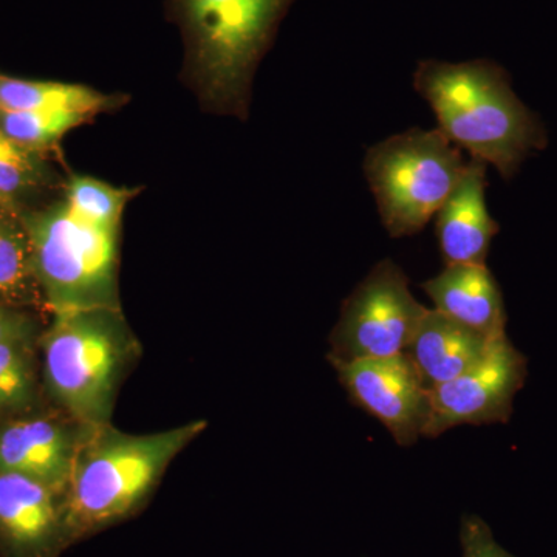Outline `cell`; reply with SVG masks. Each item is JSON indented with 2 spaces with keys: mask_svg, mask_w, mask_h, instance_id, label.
<instances>
[{
  "mask_svg": "<svg viewBox=\"0 0 557 557\" xmlns=\"http://www.w3.org/2000/svg\"><path fill=\"white\" fill-rule=\"evenodd\" d=\"M207 428V420H194L131 434L112 423L86 424L64 493L73 545L141 512L172 461Z\"/></svg>",
  "mask_w": 557,
  "mask_h": 557,
  "instance_id": "1",
  "label": "cell"
},
{
  "mask_svg": "<svg viewBox=\"0 0 557 557\" xmlns=\"http://www.w3.org/2000/svg\"><path fill=\"white\" fill-rule=\"evenodd\" d=\"M416 89L434 110L443 135L505 178L547 145L544 127L493 62H420Z\"/></svg>",
  "mask_w": 557,
  "mask_h": 557,
  "instance_id": "2",
  "label": "cell"
},
{
  "mask_svg": "<svg viewBox=\"0 0 557 557\" xmlns=\"http://www.w3.org/2000/svg\"><path fill=\"white\" fill-rule=\"evenodd\" d=\"M47 401L83 424L112 423L143 346L121 307L50 314L39 339Z\"/></svg>",
  "mask_w": 557,
  "mask_h": 557,
  "instance_id": "3",
  "label": "cell"
},
{
  "mask_svg": "<svg viewBox=\"0 0 557 557\" xmlns=\"http://www.w3.org/2000/svg\"><path fill=\"white\" fill-rule=\"evenodd\" d=\"M293 0H168L188 78L222 112L247 110L252 76Z\"/></svg>",
  "mask_w": 557,
  "mask_h": 557,
  "instance_id": "4",
  "label": "cell"
},
{
  "mask_svg": "<svg viewBox=\"0 0 557 557\" xmlns=\"http://www.w3.org/2000/svg\"><path fill=\"white\" fill-rule=\"evenodd\" d=\"M49 314L121 307L119 234L73 214L64 199L21 215Z\"/></svg>",
  "mask_w": 557,
  "mask_h": 557,
  "instance_id": "5",
  "label": "cell"
},
{
  "mask_svg": "<svg viewBox=\"0 0 557 557\" xmlns=\"http://www.w3.org/2000/svg\"><path fill=\"white\" fill-rule=\"evenodd\" d=\"M468 161L437 131H409L369 149L366 177L392 237L428 225L456 188Z\"/></svg>",
  "mask_w": 557,
  "mask_h": 557,
  "instance_id": "6",
  "label": "cell"
},
{
  "mask_svg": "<svg viewBox=\"0 0 557 557\" xmlns=\"http://www.w3.org/2000/svg\"><path fill=\"white\" fill-rule=\"evenodd\" d=\"M428 311L413 298L403 270L383 260L344 302L327 358L358 361L405 354Z\"/></svg>",
  "mask_w": 557,
  "mask_h": 557,
  "instance_id": "7",
  "label": "cell"
},
{
  "mask_svg": "<svg viewBox=\"0 0 557 557\" xmlns=\"http://www.w3.org/2000/svg\"><path fill=\"white\" fill-rule=\"evenodd\" d=\"M525 376L527 359L507 335L494 339L474 368L431 392L424 437H438L461 424L507 423Z\"/></svg>",
  "mask_w": 557,
  "mask_h": 557,
  "instance_id": "8",
  "label": "cell"
},
{
  "mask_svg": "<svg viewBox=\"0 0 557 557\" xmlns=\"http://www.w3.org/2000/svg\"><path fill=\"white\" fill-rule=\"evenodd\" d=\"M329 361L351 401L386 426L399 446H412L424 435L431 418V392L408 355Z\"/></svg>",
  "mask_w": 557,
  "mask_h": 557,
  "instance_id": "9",
  "label": "cell"
},
{
  "mask_svg": "<svg viewBox=\"0 0 557 557\" xmlns=\"http://www.w3.org/2000/svg\"><path fill=\"white\" fill-rule=\"evenodd\" d=\"M86 424L49 405L0 421V471L65 493Z\"/></svg>",
  "mask_w": 557,
  "mask_h": 557,
  "instance_id": "10",
  "label": "cell"
},
{
  "mask_svg": "<svg viewBox=\"0 0 557 557\" xmlns=\"http://www.w3.org/2000/svg\"><path fill=\"white\" fill-rule=\"evenodd\" d=\"M72 545L64 494L0 471V557H61Z\"/></svg>",
  "mask_w": 557,
  "mask_h": 557,
  "instance_id": "11",
  "label": "cell"
},
{
  "mask_svg": "<svg viewBox=\"0 0 557 557\" xmlns=\"http://www.w3.org/2000/svg\"><path fill=\"white\" fill-rule=\"evenodd\" d=\"M486 163L468 161L456 188L437 212L440 249L446 265L485 263L498 226L486 208Z\"/></svg>",
  "mask_w": 557,
  "mask_h": 557,
  "instance_id": "12",
  "label": "cell"
},
{
  "mask_svg": "<svg viewBox=\"0 0 557 557\" xmlns=\"http://www.w3.org/2000/svg\"><path fill=\"white\" fill-rule=\"evenodd\" d=\"M435 309L486 338L507 335V313L496 278L485 263H453L424 282Z\"/></svg>",
  "mask_w": 557,
  "mask_h": 557,
  "instance_id": "13",
  "label": "cell"
},
{
  "mask_svg": "<svg viewBox=\"0 0 557 557\" xmlns=\"http://www.w3.org/2000/svg\"><path fill=\"white\" fill-rule=\"evenodd\" d=\"M494 339L458 324L437 310H429L405 354L416 366L424 387L432 392L474 368Z\"/></svg>",
  "mask_w": 557,
  "mask_h": 557,
  "instance_id": "14",
  "label": "cell"
},
{
  "mask_svg": "<svg viewBox=\"0 0 557 557\" xmlns=\"http://www.w3.org/2000/svg\"><path fill=\"white\" fill-rule=\"evenodd\" d=\"M54 185L49 153L24 148L0 129V214L21 218L49 203L46 196Z\"/></svg>",
  "mask_w": 557,
  "mask_h": 557,
  "instance_id": "15",
  "label": "cell"
},
{
  "mask_svg": "<svg viewBox=\"0 0 557 557\" xmlns=\"http://www.w3.org/2000/svg\"><path fill=\"white\" fill-rule=\"evenodd\" d=\"M119 98L58 81L20 79L0 75V112H67L91 116L106 112Z\"/></svg>",
  "mask_w": 557,
  "mask_h": 557,
  "instance_id": "16",
  "label": "cell"
},
{
  "mask_svg": "<svg viewBox=\"0 0 557 557\" xmlns=\"http://www.w3.org/2000/svg\"><path fill=\"white\" fill-rule=\"evenodd\" d=\"M0 304L50 318L30 237L21 218L0 214Z\"/></svg>",
  "mask_w": 557,
  "mask_h": 557,
  "instance_id": "17",
  "label": "cell"
},
{
  "mask_svg": "<svg viewBox=\"0 0 557 557\" xmlns=\"http://www.w3.org/2000/svg\"><path fill=\"white\" fill-rule=\"evenodd\" d=\"M39 335L0 344V421L49 405L40 373Z\"/></svg>",
  "mask_w": 557,
  "mask_h": 557,
  "instance_id": "18",
  "label": "cell"
},
{
  "mask_svg": "<svg viewBox=\"0 0 557 557\" xmlns=\"http://www.w3.org/2000/svg\"><path fill=\"white\" fill-rule=\"evenodd\" d=\"M137 193V189L116 188L87 175H72L62 199L79 219L100 228L120 231L124 209Z\"/></svg>",
  "mask_w": 557,
  "mask_h": 557,
  "instance_id": "19",
  "label": "cell"
},
{
  "mask_svg": "<svg viewBox=\"0 0 557 557\" xmlns=\"http://www.w3.org/2000/svg\"><path fill=\"white\" fill-rule=\"evenodd\" d=\"M90 120L83 113L57 112H0V129L24 148L49 153L70 131Z\"/></svg>",
  "mask_w": 557,
  "mask_h": 557,
  "instance_id": "20",
  "label": "cell"
},
{
  "mask_svg": "<svg viewBox=\"0 0 557 557\" xmlns=\"http://www.w3.org/2000/svg\"><path fill=\"white\" fill-rule=\"evenodd\" d=\"M460 542L463 557H515L497 544L490 527L478 516L461 519Z\"/></svg>",
  "mask_w": 557,
  "mask_h": 557,
  "instance_id": "21",
  "label": "cell"
},
{
  "mask_svg": "<svg viewBox=\"0 0 557 557\" xmlns=\"http://www.w3.org/2000/svg\"><path fill=\"white\" fill-rule=\"evenodd\" d=\"M42 314L36 311L16 309L0 304V344L7 341L40 335L44 329Z\"/></svg>",
  "mask_w": 557,
  "mask_h": 557,
  "instance_id": "22",
  "label": "cell"
}]
</instances>
